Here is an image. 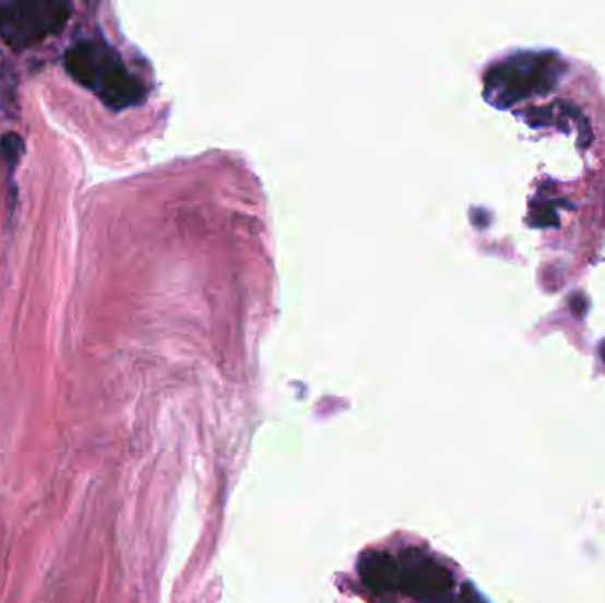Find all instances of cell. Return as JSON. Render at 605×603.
I'll use <instances>...</instances> for the list:
<instances>
[{
	"label": "cell",
	"mask_w": 605,
	"mask_h": 603,
	"mask_svg": "<svg viewBox=\"0 0 605 603\" xmlns=\"http://www.w3.org/2000/svg\"><path fill=\"white\" fill-rule=\"evenodd\" d=\"M64 66L76 84L93 91L112 110L133 107L144 98V87L108 43L96 39L76 43L66 51Z\"/></svg>",
	"instance_id": "cell-1"
},
{
	"label": "cell",
	"mask_w": 605,
	"mask_h": 603,
	"mask_svg": "<svg viewBox=\"0 0 605 603\" xmlns=\"http://www.w3.org/2000/svg\"><path fill=\"white\" fill-rule=\"evenodd\" d=\"M565 73L567 62L555 51H521L496 62L485 74V98L498 108L544 98L555 93Z\"/></svg>",
	"instance_id": "cell-2"
},
{
	"label": "cell",
	"mask_w": 605,
	"mask_h": 603,
	"mask_svg": "<svg viewBox=\"0 0 605 603\" xmlns=\"http://www.w3.org/2000/svg\"><path fill=\"white\" fill-rule=\"evenodd\" d=\"M68 2H0V42L25 50L61 33L71 19Z\"/></svg>",
	"instance_id": "cell-3"
},
{
	"label": "cell",
	"mask_w": 605,
	"mask_h": 603,
	"mask_svg": "<svg viewBox=\"0 0 605 603\" xmlns=\"http://www.w3.org/2000/svg\"><path fill=\"white\" fill-rule=\"evenodd\" d=\"M399 591L413 599H441L452 590L453 579L447 568L419 551H407L396 559Z\"/></svg>",
	"instance_id": "cell-4"
},
{
	"label": "cell",
	"mask_w": 605,
	"mask_h": 603,
	"mask_svg": "<svg viewBox=\"0 0 605 603\" xmlns=\"http://www.w3.org/2000/svg\"><path fill=\"white\" fill-rule=\"evenodd\" d=\"M361 577L365 584L376 594H391L399 591V571L395 557L373 553L361 563Z\"/></svg>",
	"instance_id": "cell-5"
},
{
	"label": "cell",
	"mask_w": 605,
	"mask_h": 603,
	"mask_svg": "<svg viewBox=\"0 0 605 603\" xmlns=\"http://www.w3.org/2000/svg\"><path fill=\"white\" fill-rule=\"evenodd\" d=\"M24 153V139L19 133L11 131V133H4V135L0 137V159L4 162L10 173L16 170Z\"/></svg>",
	"instance_id": "cell-6"
},
{
	"label": "cell",
	"mask_w": 605,
	"mask_h": 603,
	"mask_svg": "<svg viewBox=\"0 0 605 603\" xmlns=\"http://www.w3.org/2000/svg\"><path fill=\"white\" fill-rule=\"evenodd\" d=\"M598 353H601V359H602V363H604V367H605V340L604 342H602L601 348H598Z\"/></svg>",
	"instance_id": "cell-7"
},
{
	"label": "cell",
	"mask_w": 605,
	"mask_h": 603,
	"mask_svg": "<svg viewBox=\"0 0 605 603\" xmlns=\"http://www.w3.org/2000/svg\"><path fill=\"white\" fill-rule=\"evenodd\" d=\"M427 603H453L452 600H442V596L441 599H436V600H432V602H427Z\"/></svg>",
	"instance_id": "cell-8"
}]
</instances>
